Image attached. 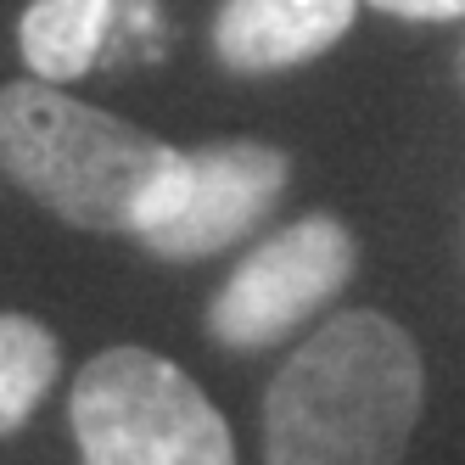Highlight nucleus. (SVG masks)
<instances>
[{
    "label": "nucleus",
    "instance_id": "nucleus-4",
    "mask_svg": "<svg viewBox=\"0 0 465 465\" xmlns=\"http://www.w3.org/2000/svg\"><path fill=\"white\" fill-rule=\"evenodd\" d=\"M359 247L342 219L309 213L258 242L208 309V337L224 348H270L309 325L353 281Z\"/></svg>",
    "mask_w": 465,
    "mask_h": 465
},
{
    "label": "nucleus",
    "instance_id": "nucleus-3",
    "mask_svg": "<svg viewBox=\"0 0 465 465\" xmlns=\"http://www.w3.org/2000/svg\"><path fill=\"white\" fill-rule=\"evenodd\" d=\"M84 465H236L224 415L180 364L152 348H107L74 381Z\"/></svg>",
    "mask_w": 465,
    "mask_h": 465
},
{
    "label": "nucleus",
    "instance_id": "nucleus-6",
    "mask_svg": "<svg viewBox=\"0 0 465 465\" xmlns=\"http://www.w3.org/2000/svg\"><path fill=\"white\" fill-rule=\"evenodd\" d=\"M359 0H224L213 17V51L230 74H281L331 51Z\"/></svg>",
    "mask_w": 465,
    "mask_h": 465
},
{
    "label": "nucleus",
    "instance_id": "nucleus-2",
    "mask_svg": "<svg viewBox=\"0 0 465 465\" xmlns=\"http://www.w3.org/2000/svg\"><path fill=\"white\" fill-rule=\"evenodd\" d=\"M0 169L74 230L135 236L174 180L180 152L45 79H17L0 90Z\"/></svg>",
    "mask_w": 465,
    "mask_h": 465
},
{
    "label": "nucleus",
    "instance_id": "nucleus-8",
    "mask_svg": "<svg viewBox=\"0 0 465 465\" xmlns=\"http://www.w3.org/2000/svg\"><path fill=\"white\" fill-rule=\"evenodd\" d=\"M56 337L28 314H0V438L40 410L56 381Z\"/></svg>",
    "mask_w": 465,
    "mask_h": 465
},
{
    "label": "nucleus",
    "instance_id": "nucleus-1",
    "mask_svg": "<svg viewBox=\"0 0 465 465\" xmlns=\"http://www.w3.org/2000/svg\"><path fill=\"white\" fill-rule=\"evenodd\" d=\"M420 353L376 309L325 320L263 398V465H398L420 420Z\"/></svg>",
    "mask_w": 465,
    "mask_h": 465
},
{
    "label": "nucleus",
    "instance_id": "nucleus-7",
    "mask_svg": "<svg viewBox=\"0 0 465 465\" xmlns=\"http://www.w3.org/2000/svg\"><path fill=\"white\" fill-rule=\"evenodd\" d=\"M118 0H28L17 23V45L28 74L45 84H68L90 74V62L102 56V40L113 28Z\"/></svg>",
    "mask_w": 465,
    "mask_h": 465
},
{
    "label": "nucleus",
    "instance_id": "nucleus-5",
    "mask_svg": "<svg viewBox=\"0 0 465 465\" xmlns=\"http://www.w3.org/2000/svg\"><path fill=\"white\" fill-rule=\"evenodd\" d=\"M281 191H286V152L263 141L180 152L174 180L163 185L135 236L157 258H208L270 219Z\"/></svg>",
    "mask_w": 465,
    "mask_h": 465
},
{
    "label": "nucleus",
    "instance_id": "nucleus-9",
    "mask_svg": "<svg viewBox=\"0 0 465 465\" xmlns=\"http://www.w3.org/2000/svg\"><path fill=\"white\" fill-rule=\"evenodd\" d=\"M376 12H392V17H415V23H449V17H465V0H371Z\"/></svg>",
    "mask_w": 465,
    "mask_h": 465
}]
</instances>
